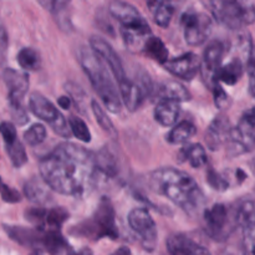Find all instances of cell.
<instances>
[{"label": "cell", "mask_w": 255, "mask_h": 255, "mask_svg": "<svg viewBox=\"0 0 255 255\" xmlns=\"http://www.w3.org/2000/svg\"><path fill=\"white\" fill-rule=\"evenodd\" d=\"M96 171L95 153L72 142L60 143L39 162L42 181L62 196H86L94 187Z\"/></svg>", "instance_id": "1"}, {"label": "cell", "mask_w": 255, "mask_h": 255, "mask_svg": "<svg viewBox=\"0 0 255 255\" xmlns=\"http://www.w3.org/2000/svg\"><path fill=\"white\" fill-rule=\"evenodd\" d=\"M152 192L168 198L191 217H197L206 204V196L188 173L173 167H163L148 177Z\"/></svg>", "instance_id": "2"}, {"label": "cell", "mask_w": 255, "mask_h": 255, "mask_svg": "<svg viewBox=\"0 0 255 255\" xmlns=\"http://www.w3.org/2000/svg\"><path fill=\"white\" fill-rule=\"evenodd\" d=\"M77 59L105 107L112 114H119L122 107L121 95L110 75L107 65L87 47L79 50Z\"/></svg>", "instance_id": "3"}, {"label": "cell", "mask_w": 255, "mask_h": 255, "mask_svg": "<svg viewBox=\"0 0 255 255\" xmlns=\"http://www.w3.org/2000/svg\"><path fill=\"white\" fill-rule=\"evenodd\" d=\"M109 12L121 25L124 41L129 49H143L144 41L151 36V27L141 12L129 2L115 0L109 4Z\"/></svg>", "instance_id": "4"}, {"label": "cell", "mask_w": 255, "mask_h": 255, "mask_svg": "<svg viewBox=\"0 0 255 255\" xmlns=\"http://www.w3.org/2000/svg\"><path fill=\"white\" fill-rule=\"evenodd\" d=\"M71 234L94 241L101 238L116 239L119 237V228L116 224V212L111 201L107 197H102L91 218L76 224L71 229Z\"/></svg>", "instance_id": "5"}, {"label": "cell", "mask_w": 255, "mask_h": 255, "mask_svg": "<svg viewBox=\"0 0 255 255\" xmlns=\"http://www.w3.org/2000/svg\"><path fill=\"white\" fill-rule=\"evenodd\" d=\"M219 24L232 30H241L255 22V5L238 0H212L204 1Z\"/></svg>", "instance_id": "6"}, {"label": "cell", "mask_w": 255, "mask_h": 255, "mask_svg": "<svg viewBox=\"0 0 255 255\" xmlns=\"http://www.w3.org/2000/svg\"><path fill=\"white\" fill-rule=\"evenodd\" d=\"M204 231L207 236L216 242H224L234 233L238 227L236 218V207L217 203L203 212Z\"/></svg>", "instance_id": "7"}, {"label": "cell", "mask_w": 255, "mask_h": 255, "mask_svg": "<svg viewBox=\"0 0 255 255\" xmlns=\"http://www.w3.org/2000/svg\"><path fill=\"white\" fill-rule=\"evenodd\" d=\"M29 109L37 119L49 124L52 131L57 136L66 139L71 137V129H70V126L66 120H65L64 115L44 95L36 91L31 92L29 97Z\"/></svg>", "instance_id": "8"}, {"label": "cell", "mask_w": 255, "mask_h": 255, "mask_svg": "<svg viewBox=\"0 0 255 255\" xmlns=\"http://www.w3.org/2000/svg\"><path fill=\"white\" fill-rule=\"evenodd\" d=\"M227 143L231 157L242 156L255 148V107L247 110L242 115L238 125L232 129Z\"/></svg>", "instance_id": "9"}, {"label": "cell", "mask_w": 255, "mask_h": 255, "mask_svg": "<svg viewBox=\"0 0 255 255\" xmlns=\"http://www.w3.org/2000/svg\"><path fill=\"white\" fill-rule=\"evenodd\" d=\"M181 24L183 27L184 40L191 46H199L206 42L213 29L211 16L196 10L184 11L181 16Z\"/></svg>", "instance_id": "10"}, {"label": "cell", "mask_w": 255, "mask_h": 255, "mask_svg": "<svg viewBox=\"0 0 255 255\" xmlns=\"http://www.w3.org/2000/svg\"><path fill=\"white\" fill-rule=\"evenodd\" d=\"M119 89L122 104L128 111L134 112L141 107L144 99L152 91V81L148 75L142 72L137 75L134 80L128 77L124 82L119 84Z\"/></svg>", "instance_id": "11"}, {"label": "cell", "mask_w": 255, "mask_h": 255, "mask_svg": "<svg viewBox=\"0 0 255 255\" xmlns=\"http://www.w3.org/2000/svg\"><path fill=\"white\" fill-rule=\"evenodd\" d=\"M128 224L139 238L142 248L153 252L157 247V227L146 208H134L128 213Z\"/></svg>", "instance_id": "12"}, {"label": "cell", "mask_w": 255, "mask_h": 255, "mask_svg": "<svg viewBox=\"0 0 255 255\" xmlns=\"http://www.w3.org/2000/svg\"><path fill=\"white\" fill-rule=\"evenodd\" d=\"M224 44L219 40L209 42L203 54V59L201 61V74L204 82L212 90L219 84L218 72L221 70L222 60L224 56Z\"/></svg>", "instance_id": "13"}, {"label": "cell", "mask_w": 255, "mask_h": 255, "mask_svg": "<svg viewBox=\"0 0 255 255\" xmlns=\"http://www.w3.org/2000/svg\"><path fill=\"white\" fill-rule=\"evenodd\" d=\"M89 41L92 51H94L95 54L107 65V67H109L110 71L112 72V75L116 77L117 84H121L125 80L128 79L119 54L115 51L114 47H112L106 40L102 39L99 35H92V36L90 37Z\"/></svg>", "instance_id": "14"}, {"label": "cell", "mask_w": 255, "mask_h": 255, "mask_svg": "<svg viewBox=\"0 0 255 255\" xmlns=\"http://www.w3.org/2000/svg\"><path fill=\"white\" fill-rule=\"evenodd\" d=\"M70 214L65 208H29L25 212V218L40 231H60Z\"/></svg>", "instance_id": "15"}, {"label": "cell", "mask_w": 255, "mask_h": 255, "mask_svg": "<svg viewBox=\"0 0 255 255\" xmlns=\"http://www.w3.org/2000/svg\"><path fill=\"white\" fill-rule=\"evenodd\" d=\"M2 79L9 90L10 106H22L24 97L29 90V75L19 70L5 69L2 72Z\"/></svg>", "instance_id": "16"}, {"label": "cell", "mask_w": 255, "mask_h": 255, "mask_svg": "<svg viewBox=\"0 0 255 255\" xmlns=\"http://www.w3.org/2000/svg\"><path fill=\"white\" fill-rule=\"evenodd\" d=\"M0 133L5 142L6 153L11 161L12 166L20 168L27 162V154L24 148V144L17 138L16 129L11 122H1L0 124Z\"/></svg>", "instance_id": "17"}, {"label": "cell", "mask_w": 255, "mask_h": 255, "mask_svg": "<svg viewBox=\"0 0 255 255\" xmlns=\"http://www.w3.org/2000/svg\"><path fill=\"white\" fill-rule=\"evenodd\" d=\"M167 71L178 79L191 81L201 71V60L194 52H187L163 65Z\"/></svg>", "instance_id": "18"}, {"label": "cell", "mask_w": 255, "mask_h": 255, "mask_svg": "<svg viewBox=\"0 0 255 255\" xmlns=\"http://www.w3.org/2000/svg\"><path fill=\"white\" fill-rule=\"evenodd\" d=\"M233 129L231 121L226 115H218L208 126L206 132V143L211 151H218L219 147L227 143Z\"/></svg>", "instance_id": "19"}, {"label": "cell", "mask_w": 255, "mask_h": 255, "mask_svg": "<svg viewBox=\"0 0 255 255\" xmlns=\"http://www.w3.org/2000/svg\"><path fill=\"white\" fill-rule=\"evenodd\" d=\"M167 248L171 255H212L206 247L183 233L172 234L167 239Z\"/></svg>", "instance_id": "20"}, {"label": "cell", "mask_w": 255, "mask_h": 255, "mask_svg": "<svg viewBox=\"0 0 255 255\" xmlns=\"http://www.w3.org/2000/svg\"><path fill=\"white\" fill-rule=\"evenodd\" d=\"M5 233L11 238V241L16 242L22 247H30V248L40 249L42 242V231L36 228H25V227L17 226H2ZM41 251V249H40Z\"/></svg>", "instance_id": "21"}, {"label": "cell", "mask_w": 255, "mask_h": 255, "mask_svg": "<svg viewBox=\"0 0 255 255\" xmlns=\"http://www.w3.org/2000/svg\"><path fill=\"white\" fill-rule=\"evenodd\" d=\"M179 114H181L179 104L171 100H159L153 112L154 120L164 127L173 126L178 120Z\"/></svg>", "instance_id": "22"}, {"label": "cell", "mask_w": 255, "mask_h": 255, "mask_svg": "<svg viewBox=\"0 0 255 255\" xmlns=\"http://www.w3.org/2000/svg\"><path fill=\"white\" fill-rule=\"evenodd\" d=\"M178 159L179 162H189L193 168H202L208 162L206 149L199 143L186 144L182 147L178 154Z\"/></svg>", "instance_id": "23"}, {"label": "cell", "mask_w": 255, "mask_h": 255, "mask_svg": "<svg viewBox=\"0 0 255 255\" xmlns=\"http://www.w3.org/2000/svg\"><path fill=\"white\" fill-rule=\"evenodd\" d=\"M69 249V244L65 241L60 231H42L41 251L50 255H62Z\"/></svg>", "instance_id": "24"}, {"label": "cell", "mask_w": 255, "mask_h": 255, "mask_svg": "<svg viewBox=\"0 0 255 255\" xmlns=\"http://www.w3.org/2000/svg\"><path fill=\"white\" fill-rule=\"evenodd\" d=\"M159 100H171L176 102H187L191 100V94L186 86L177 81H167L158 89Z\"/></svg>", "instance_id": "25"}, {"label": "cell", "mask_w": 255, "mask_h": 255, "mask_svg": "<svg viewBox=\"0 0 255 255\" xmlns=\"http://www.w3.org/2000/svg\"><path fill=\"white\" fill-rule=\"evenodd\" d=\"M49 187L42 179L31 178L24 184V194L30 202L36 204H45L50 198Z\"/></svg>", "instance_id": "26"}, {"label": "cell", "mask_w": 255, "mask_h": 255, "mask_svg": "<svg viewBox=\"0 0 255 255\" xmlns=\"http://www.w3.org/2000/svg\"><path fill=\"white\" fill-rule=\"evenodd\" d=\"M236 218L238 227L243 231L255 228V198L244 199L236 207Z\"/></svg>", "instance_id": "27"}, {"label": "cell", "mask_w": 255, "mask_h": 255, "mask_svg": "<svg viewBox=\"0 0 255 255\" xmlns=\"http://www.w3.org/2000/svg\"><path fill=\"white\" fill-rule=\"evenodd\" d=\"M96 169L104 173L106 177L114 178L119 174V163L117 159L107 148H102L95 154Z\"/></svg>", "instance_id": "28"}, {"label": "cell", "mask_w": 255, "mask_h": 255, "mask_svg": "<svg viewBox=\"0 0 255 255\" xmlns=\"http://www.w3.org/2000/svg\"><path fill=\"white\" fill-rule=\"evenodd\" d=\"M147 6L151 10L154 22L158 26L168 27L174 12L173 4L168 1H149L147 2Z\"/></svg>", "instance_id": "29"}, {"label": "cell", "mask_w": 255, "mask_h": 255, "mask_svg": "<svg viewBox=\"0 0 255 255\" xmlns=\"http://www.w3.org/2000/svg\"><path fill=\"white\" fill-rule=\"evenodd\" d=\"M244 66L241 59H233L226 64L224 66L221 67L218 72V81L223 82V84L228 85V86H233L237 82L241 80L243 76Z\"/></svg>", "instance_id": "30"}, {"label": "cell", "mask_w": 255, "mask_h": 255, "mask_svg": "<svg viewBox=\"0 0 255 255\" xmlns=\"http://www.w3.org/2000/svg\"><path fill=\"white\" fill-rule=\"evenodd\" d=\"M196 133L197 127L192 122L182 121L171 129L167 136V141L171 144H183L196 136Z\"/></svg>", "instance_id": "31"}, {"label": "cell", "mask_w": 255, "mask_h": 255, "mask_svg": "<svg viewBox=\"0 0 255 255\" xmlns=\"http://www.w3.org/2000/svg\"><path fill=\"white\" fill-rule=\"evenodd\" d=\"M40 4L52 12L61 29H64L65 31L71 30V21L69 19V15H67V7H69L70 2L59 0V1H40Z\"/></svg>", "instance_id": "32"}, {"label": "cell", "mask_w": 255, "mask_h": 255, "mask_svg": "<svg viewBox=\"0 0 255 255\" xmlns=\"http://www.w3.org/2000/svg\"><path fill=\"white\" fill-rule=\"evenodd\" d=\"M142 50H143L151 59L159 62V64L164 65L168 61V50H167L166 45H164V42L162 41L159 37L152 36L151 35V36L144 41L143 49Z\"/></svg>", "instance_id": "33"}, {"label": "cell", "mask_w": 255, "mask_h": 255, "mask_svg": "<svg viewBox=\"0 0 255 255\" xmlns=\"http://www.w3.org/2000/svg\"><path fill=\"white\" fill-rule=\"evenodd\" d=\"M90 105H91V111L92 114H94L95 119H96L97 124L100 125V127H101V128L104 129L109 136H111L112 138H117L119 133H117L116 127H115L114 122L111 121L109 115L106 114V111H105V110L102 109L101 105L99 104V101H96V100H91Z\"/></svg>", "instance_id": "34"}, {"label": "cell", "mask_w": 255, "mask_h": 255, "mask_svg": "<svg viewBox=\"0 0 255 255\" xmlns=\"http://www.w3.org/2000/svg\"><path fill=\"white\" fill-rule=\"evenodd\" d=\"M17 62L20 67L26 71H37L41 66L40 55L32 47H24L17 54Z\"/></svg>", "instance_id": "35"}, {"label": "cell", "mask_w": 255, "mask_h": 255, "mask_svg": "<svg viewBox=\"0 0 255 255\" xmlns=\"http://www.w3.org/2000/svg\"><path fill=\"white\" fill-rule=\"evenodd\" d=\"M69 126L70 129H71V133L77 139L85 142V143H89L91 141V133H90L89 127L85 124L84 120H81L77 116H70Z\"/></svg>", "instance_id": "36"}, {"label": "cell", "mask_w": 255, "mask_h": 255, "mask_svg": "<svg viewBox=\"0 0 255 255\" xmlns=\"http://www.w3.org/2000/svg\"><path fill=\"white\" fill-rule=\"evenodd\" d=\"M47 136V131L44 125L34 124L29 129L24 132V139L29 146H39L45 141Z\"/></svg>", "instance_id": "37"}, {"label": "cell", "mask_w": 255, "mask_h": 255, "mask_svg": "<svg viewBox=\"0 0 255 255\" xmlns=\"http://www.w3.org/2000/svg\"><path fill=\"white\" fill-rule=\"evenodd\" d=\"M207 182L214 191L224 192L229 188L228 178L214 171L213 168H209L208 172H207Z\"/></svg>", "instance_id": "38"}, {"label": "cell", "mask_w": 255, "mask_h": 255, "mask_svg": "<svg viewBox=\"0 0 255 255\" xmlns=\"http://www.w3.org/2000/svg\"><path fill=\"white\" fill-rule=\"evenodd\" d=\"M0 197H1L2 201L5 203H19L21 201V194L16 191V189L11 188V187L7 186L4 181L0 177Z\"/></svg>", "instance_id": "39"}, {"label": "cell", "mask_w": 255, "mask_h": 255, "mask_svg": "<svg viewBox=\"0 0 255 255\" xmlns=\"http://www.w3.org/2000/svg\"><path fill=\"white\" fill-rule=\"evenodd\" d=\"M247 71H248L249 77V92L255 100V46L252 47L247 57Z\"/></svg>", "instance_id": "40"}, {"label": "cell", "mask_w": 255, "mask_h": 255, "mask_svg": "<svg viewBox=\"0 0 255 255\" xmlns=\"http://www.w3.org/2000/svg\"><path fill=\"white\" fill-rule=\"evenodd\" d=\"M7 46H9V36L5 27L0 26V74L1 75L5 71Z\"/></svg>", "instance_id": "41"}, {"label": "cell", "mask_w": 255, "mask_h": 255, "mask_svg": "<svg viewBox=\"0 0 255 255\" xmlns=\"http://www.w3.org/2000/svg\"><path fill=\"white\" fill-rule=\"evenodd\" d=\"M243 247L244 255H255V228L243 231Z\"/></svg>", "instance_id": "42"}, {"label": "cell", "mask_w": 255, "mask_h": 255, "mask_svg": "<svg viewBox=\"0 0 255 255\" xmlns=\"http://www.w3.org/2000/svg\"><path fill=\"white\" fill-rule=\"evenodd\" d=\"M212 91H213L214 104H216V106L218 107L219 110L227 109V107L231 105V97H229V95L227 94L223 89H222L221 84L217 85V86L214 87Z\"/></svg>", "instance_id": "43"}, {"label": "cell", "mask_w": 255, "mask_h": 255, "mask_svg": "<svg viewBox=\"0 0 255 255\" xmlns=\"http://www.w3.org/2000/svg\"><path fill=\"white\" fill-rule=\"evenodd\" d=\"M10 112H11V117L14 122L19 125V126H24L29 121V117H27L26 111H25L24 105L22 106H10Z\"/></svg>", "instance_id": "44"}, {"label": "cell", "mask_w": 255, "mask_h": 255, "mask_svg": "<svg viewBox=\"0 0 255 255\" xmlns=\"http://www.w3.org/2000/svg\"><path fill=\"white\" fill-rule=\"evenodd\" d=\"M57 104L61 109L64 110H69L70 106H71V97L69 96H61L57 99Z\"/></svg>", "instance_id": "45"}, {"label": "cell", "mask_w": 255, "mask_h": 255, "mask_svg": "<svg viewBox=\"0 0 255 255\" xmlns=\"http://www.w3.org/2000/svg\"><path fill=\"white\" fill-rule=\"evenodd\" d=\"M219 255H244L243 252V247L242 249H237V248H224L223 251L221 252Z\"/></svg>", "instance_id": "46"}, {"label": "cell", "mask_w": 255, "mask_h": 255, "mask_svg": "<svg viewBox=\"0 0 255 255\" xmlns=\"http://www.w3.org/2000/svg\"><path fill=\"white\" fill-rule=\"evenodd\" d=\"M111 255H131V251H129L127 247H121V248L117 249L115 253H112Z\"/></svg>", "instance_id": "47"}, {"label": "cell", "mask_w": 255, "mask_h": 255, "mask_svg": "<svg viewBox=\"0 0 255 255\" xmlns=\"http://www.w3.org/2000/svg\"><path fill=\"white\" fill-rule=\"evenodd\" d=\"M71 255H92V253H91V251H90V249L84 248V249H81L80 252H77V253H72Z\"/></svg>", "instance_id": "48"}, {"label": "cell", "mask_w": 255, "mask_h": 255, "mask_svg": "<svg viewBox=\"0 0 255 255\" xmlns=\"http://www.w3.org/2000/svg\"><path fill=\"white\" fill-rule=\"evenodd\" d=\"M253 171H254V173H255V161L253 162Z\"/></svg>", "instance_id": "49"}]
</instances>
